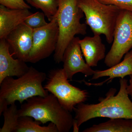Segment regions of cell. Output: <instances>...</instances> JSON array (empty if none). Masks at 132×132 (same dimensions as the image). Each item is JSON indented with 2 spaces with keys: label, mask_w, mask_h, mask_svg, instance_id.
Here are the masks:
<instances>
[{
  "label": "cell",
  "mask_w": 132,
  "mask_h": 132,
  "mask_svg": "<svg viewBox=\"0 0 132 132\" xmlns=\"http://www.w3.org/2000/svg\"><path fill=\"white\" fill-rule=\"evenodd\" d=\"M4 124L0 132H16L19 124L18 109L15 103L11 104L3 112Z\"/></svg>",
  "instance_id": "17"
},
{
  "label": "cell",
  "mask_w": 132,
  "mask_h": 132,
  "mask_svg": "<svg viewBox=\"0 0 132 132\" xmlns=\"http://www.w3.org/2000/svg\"><path fill=\"white\" fill-rule=\"evenodd\" d=\"M84 14L79 6V0H59L56 17L59 25V40L54 59L57 64L62 62L64 52L76 35L87 34V24L80 20Z\"/></svg>",
  "instance_id": "4"
},
{
  "label": "cell",
  "mask_w": 132,
  "mask_h": 132,
  "mask_svg": "<svg viewBox=\"0 0 132 132\" xmlns=\"http://www.w3.org/2000/svg\"><path fill=\"white\" fill-rule=\"evenodd\" d=\"M132 75V50H130L125 55L124 59L122 61L110 68L103 71H95L91 80L97 79L105 76L109 78L106 80L98 83L92 84L88 83L85 81H82L86 85L101 86L105 82L108 84L111 82L114 79L121 78L123 79L127 76Z\"/></svg>",
  "instance_id": "14"
},
{
  "label": "cell",
  "mask_w": 132,
  "mask_h": 132,
  "mask_svg": "<svg viewBox=\"0 0 132 132\" xmlns=\"http://www.w3.org/2000/svg\"><path fill=\"white\" fill-rule=\"evenodd\" d=\"M83 132H132V119L114 118L106 122L94 125Z\"/></svg>",
  "instance_id": "15"
},
{
  "label": "cell",
  "mask_w": 132,
  "mask_h": 132,
  "mask_svg": "<svg viewBox=\"0 0 132 132\" xmlns=\"http://www.w3.org/2000/svg\"><path fill=\"white\" fill-rule=\"evenodd\" d=\"M33 32V29L23 22L7 36L5 39L12 56L28 62L32 47Z\"/></svg>",
  "instance_id": "10"
},
{
  "label": "cell",
  "mask_w": 132,
  "mask_h": 132,
  "mask_svg": "<svg viewBox=\"0 0 132 132\" xmlns=\"http://www.w3.org/2000/svg\"><path fill=\"white\" fill-rule=\"evenodd\" d=\"M33 119L30 116L20 117L16 132H59L53 123L50 122L47 126H42L40 121Z\"/></svg>",
  "instance_id": "16"
},
{
  "label": "cell",
  "mask_w": 132,
  "mask_h": 132,
  "mask_svg": "<svg viewBox=\"0 0 132 132\" xmlns=\"http://www.w3.org/2000/svg\"><path fill=\"white\" fill-rule=\"evenodd\" d=\"M45 16L43 12H37L29 16L24 22L33 29L40 28L48 24L45 20Z\"/></svg>",
  "instance_id": "19"
},
{
  "label": "cell",
  "mask_w": 132,
  "mask_h": 132,
  "mask_svg": "<svg viewBox=\"0 0 132 132\" xmlns=\"http://www.w3.org/2000/svg\"><path fill=\"white\" fill-rule=\"evenodd\" d=\"M100 2L107 5L117 7L121 10L132 12V0H98Z\"/></svg>",
  "instance_id": "20"
},
{
  "label": "cell",
  "mask_w": 132,
  "mask_h": 132,
  "mask_svg": "<svg viewBox=\"0 0 132 132\" xmlns=\"http://www.w3.org/2000/svg\"><path fill=\"white\" fill-rule=\"evenodd\" d=\"M69 81L63 68L52 69L44 88L57 98L65 109L71 112L78 104L87 100L89 95L86 90L76 87Z\"/></svg>",
  "instance_id": "6"
},
{
  "label": "cell",
  "mask_w": 132,
  "mask_h": 132,
  "mask_svg": "<svg viewBox=\"0 0 132 132\" xmlns=\"http://www.w3.org/2000/svg\"><path fill=\"white\" fill-rule=\"evenodd\" d=\"M130 79L129 81V84L128 85L127 90L128 94L131 96L132 99V75H130Z\"/></svg>",
  "instance_id": "22"
},
{
  "label": "cell",
  "mask_w": 132,
  "mask_h": 132,
  "mask_svg": "<svg viewBox=\"0 0 132 132\" xmlns=\"http://www.w3.org/2000/svg\"><path fill=\"white\" fill-rule=\"evenodd\" d=\"M111 49L106 55L104 63L111 67L120 62L132 48V12L121 10L114 32Z\"/></svg>",
  "instance_id": "7"
},
{
  "label": "cell",
  "mask_w": 132,
  "mask_h": 132,
  "mask_svg": "<svg viewBox=\"0 0 132 132\" xmlns=\"http://www.w3.org/2000/svg\"><path fill=\"white\" fill-rule=\"evenodd\" d=\"M85 61L90 67H97L99 62L106 57V47L100 35L86 36L79 41Z\"/></svg>",
  "instance_id": "13"
},
{
  "label": "cell",
  "mask_w": 132,
  "mask_h": 132,
  "mask_svg": "<svg viewBox=\"0 0 132 132\" xmlns=\"http://www.w3.org/2000/svg\"><path fill=\"white\" fill-rule=\"evenodd\" d=\"M33 13L29 9H12L0 6V39L7 36Z\"/></svg>",
  "instance_id": "12"
},
{
  "label": "cell",
  "mask_w": 132,
  "mask_h": 132,
  "mask_svg": "<svg viewBox=\"0 0 132 132\" xmlns=\"http://www.w3.org/2000/svg\"><path fill=\"white\" fill-rule=\"evenodd\" d=\"M79 37H74L66 48L62 62L66 76L72 80L73 76L81 73L86 77L92 76L95 71L93 70L85 61L81 49Z\"/></svg>",
  "instance_id": "9"
},
{
  "label": "cell",
  "mask_w": 132,
  "mask_h": 132,
  "mask_svg": "<svg viewBox=\"0 0 132 132\" xmlns=\"http://www.w3.org/2000/svg\"><path fill=\"white\" fill-rule=\"evenodd\" d=\"M25 0H0V4L12 9H31Z\"/></svg>",
  "instance_id": "21"
},
{
  "label": "cell",
  "mask_w": 132,
  "mask_h": 132,
  "mask_svg": "<svg viewBox=\"0 0 132 132\" xmlns=\"http://www.w3.org/2000/svg\"><path fill=\"white\" fill-rule=\"evenodd\" d=\"M19 117L28 116L44 125L48 122L55 125L59 132H69L73 126L71 112L65 109L52 93L45 97L29 98L18 109Z\"/></svg>",
  "instance_id": "3"
},
{
  "label": "cell",
  "mask_w": 132,
  "mask_h": 132,
  "mask_svg": "<svg viewBox=\"0 0 132 132\" xmlns=\"http://www.w3.org/2000/svg\"><path fill=\"white\" fill-rule=\"evenodd\" d=\"M26 62L14 59L10 52L9 46L5 39L0 41V84L7 77L19 78L29 69Z\"/></svg>",
  "instance_id": "11"
},
{
  "label": "cell",
  "mask_w": 132,
  "mask_h": 132,
  "mask_svg": "<svg viewBox=\"0 0 132 132\" xmlns=\"http://www.w3.org/2000/svg\"><path fill=\"white\" fill-rule=\"evenodd\" d=\"M56 16L46 26L33 29V45L28 62L36 63L55 52L59 37Z\"/></svg>",
  "instance_id": "8"
},
{
  "label": "cell",
  "mask_w": 132,
  "mask_h": 132,
  "mask_svg": "<svg viewBox=\"0 0 132 132\" xmlns=\"http://www.w3.org/2000/svg\"><path fill=\"white\" fill-rule=\"evenodd\" d=\"M79 6L86 17V24L94 35H104L109 44L113 42L114 32L121 10L98 0H79Z\"/></svg>",
  "instance_id": "5"
},
{
  "label": "cell",
  "mask_w": 132,
  "mask_h": 132,
  "mask_svg": "<svg viewBox=\"0 0 132 132\" xmlns=\"http://www.w3.org/2000/svg\"><path fill=\"white\" fill-rule=\"evenodd\" d=\"M120 84L119 91L116 95V89L112 88L107 93L105 98L99 99L98 103L82 102L76 106L73 110L75 113L74 123L78 128L88 121L98 117L132 119V102L127 90V80L121 78Z\"/></svg>",
  "instance_id": "1"
},
{
  "label": "cell",
  "mask_w": 132,
  "mask_h": 132,
  "mask_svg": "<svg viewBox=\"0 0 132 132\" xmlns=\"http://www.w3.org/2000/svg\"><path fill=\"white\" fill-rule=\"evenodd\" d=\"M31 6L42 10L49 22L56 16L59 0H25Z\"/></svg>",
  "instance_id": "18"
},
{
  "label": "cell",
  "mask_w": 132,
  "mask_h": 132,
  "mask_svg": "<svg viewBox=\"0 0 132 132\" xmlns=\"http://www.w3.org/2000/svg\"><path fill=\"white\" fill-rule=\"evenodd\" d=\"M46 78L45 73L31 67L21 77L5 78L0 84V116L8 106L16 101L22 104L31 97L49 94L42 86Z\"/></svg>",
  "instance_id": "2"
}]
</instances>
